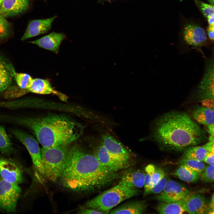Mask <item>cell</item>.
Listing matches in <instances>:
<instances>
[{
  "label": "cell",
  "instance_id": "obj_36",
  "mask_svg": "<svg viewBox=\"0 0 214 214\" xmlns=\"http://www.w3.org/2000/svg\"><path fill=\"white\" fill-rule=\"evenodd\" d=\"M214 14H213L207 18L209 25H214Z\"/></svg>",
  "mask_w": 214,
  "mask_h": 214
},
{
  "label": "cell",
  "instance_id": "obj_8",
  "mask_svg": "<svg viewBox=\"0 0 214 214\" xmlns=\"http://www.w3.org/2000/svg\"><path fill=\"white\" fill-rule=\"evenodd\" d=\"M191 193L183 185L168 180L163 191L155 198L162 202L179 201L184 200Z\"/></svg>",
  "mask_w": 214,
  "mask_h": 214
},
{
  "label": "cell",
  "instance_id": "obj_27",
  "mask_svg": "<svg viewBox=\"0 0 214 214\" xmlns=\"http://www.w3.org/2000/svg\"><path fill=\"white\" fill-rule=\"evenodd\" d=\"M14 78L18 86L23 93H26V90L30 86L33 79L27 73L16 72Z\"/></svg>",
  "mask_w": 214,
  "mask_h": 214
},
{
  "label": "cell",
  "instance_id": "obj_18",
  "mask_svg": "<svg viewBox=\"0 0 214 214\" xmlns=\"http://www.w3.org/2000/svg\"><path fill=\"white\" fill-rule=\"evenodd\" d=\"M182 202L185 211L188 213H206L207 207L204 197L200 194L191 193Z\"/></svg>",
  "mask_w": 214,
  "mask_h": 214
},
{
  "label": "cell",
  "instance_id": "obj_7",
  "mask_svg": "<svg viewBox=\"0 0 214 214\" xmlns=\"http://www.w3.org/2000/svg\"><path fill=\"white\" fill-rule=\"evenodd\" d=\"M12 133L15 137L25 147L31 158L36 170L44 176V171L38 143L32 136L19 129H14Z\"/></svg>",
  "mask_w": 214,
  "mask_h": 214
},
{
  "label": "cell",
  "instance_id": "obj_32",
  "mask_svg": "<svg viewBox=\"0 0 214 214\" xmlns=\"http://www.w3.org/2000/svg\"><path fill=\"white\" fill-rule=\"evenodd\" d=\"M168 179L166 175L160 180L150 190L147 195L151 194H159L164 189Z\"/></svg>",
  "mask_w": 214,
  "mask_h": 214
},
{
  "label": "cell",
  "instance_id": "obj_22",
  "mask_svg": "<svg viewBox=\"0 0 214 214\" xmlns=\"http://www.w3.org/2000/svg\"><path fill=\"white\" fill-rule=\"evenodd\" d=\"M213 108L202 106L195 108L192 112L193 118L199 123L207 127L214 125Z\"/></svg>",
  "mask_w": 214,
  "mask_h": 214
},
{
  "label": "cell",
  "instance_id": "obj_3",
  "mask_svg": "<svg viewBox=\"0 0 214 214\" xmlns=\"http://www.w3.org/2000/svg\"><path fill=\"white\" fill-rule=\"evenodd\" d=\"M15 119L17 123L30 129L44 148L68 145L78 139L83 132L81 124L62 115Z\"/></svg>",
  "mask_w": 214,
  "mask_h": 214
},
{
  "label": "cell",
  "instance_id": "obj_29",
  "mask_svg": "<svg viewBox=\"0 0 214 214\" xmlns=\"http://www.w3.org/2000/svg\"><path fill=\"white\" fill-rule=\"evenodd\" d=\"M11 25L5 17L0 14V40L7 38L10 35Z\"/></svg>",
  "mask_w": 214,
  "mask_h": 214
},
{
  "label": "cell",
  "instance_id": "obj_26",
  "mask_svg": "<svg viewBox=\"0 0 214 214\" xmlns=\"http://www.w3.org/2000/svg\"><path fill=\"white\" fill-rule=\"evenodd\" d=\"M147 166L151 173V181L149 186L144 190V196L147 195V193L153 186L166 175L163 169L156 167L153 164H150Z\"/></svg>",
  "mask_w": 214,
  "mask_h": 214
},
{
  "label": "cell",
  "instance_id": "obj_33",
  "mask_svg": "<svg viewBox=\"0 0 214 214\" xmlns=\"http://www.w3.org/2000/svg\"><path fill=\"white\" fill-rule=\"evenodd\" d=\"M78 214H105L102 211L91 208L82 207L78 211Z\"/></svg>",
  "mask_w": 214,
  "mask_h": 214
},
{
  "label": "cell",
  "instance_id": "obj_23",
  "mask_svg": "<svg viewBox=\"0 0 214 214\" xmlns=\"http://www.w3.org/2000/svg\"><path fill=\"white\" fill-rule=\"evenodd\" d=\"M172 174L180 180L188 182H196L200 176V173L188 166L182 164Z\"/></svg>",
  "mask_w": 214,
  "mask_h": 214
},
{
  "label": "cell",
  "instance_id": "obj_30",
  "mask_svg": "<svg viewBox=\"0 0 214 214\" xmlns=\"http://www.w3.org/2000/svg\"><path fill=\"white\" fill-rule=\"evenodd\" d=\"M200 178L205 183H211L214 181V166L209 165L206 166L204 171L200 174Z\"/></svg>",
  "mask_w": 214,
  "mask_h": 214
},
{
  "label": "cell",
  "instance_id": "obj_14",
  "mask_svg": "<svg viewBox=\"0 0 214 214\" xmlns=\"http://www.w3.org/2000/svg\"><path fill=\"white\" fill-rule=\"evenodd\" d=\"M15 73L12 64L0 54V93L11 85Z\"/></svg>",
  "mask_w": 214,
  "mask_h": 214
},
{
  "label": "cell",
  "instance_id": "obj_15",
  "mask_svg": "<svg viewBox=\"0 0 214 214\" xmlns=\"http://www.w3.org/2000/svg\"><path fill=\"white\" fill-rule=\"evenodd\" d=\"M145 172L140 169H129L122 174L119 182L133 189H139L144 186Z\"/></svg>",
  "mask_w": 214,
  "mask_h": 214
},
{
  "label": "cell",
  "instance_id": "obj_13",
  "mask_svg": "<svg viewBox=\"0 0 214 214\" xmlns=\"http://www.w3.org/2000/svg\"><path fill=\"white\" fill-rule=\"evenodd\" d=\"M183 39L188 44L194 46L202 45L207 41V37L205 30L197 25L190 24L184 28Z\"/></svg>",
  "mask_w": 214,
  "mask_h": 214
},
{
  "label": "cell",
  "instance_id": "obj_38",
  "mask_svg": "<svg viewBox=\"0 0 214 214\" xmlns=\"http://www.w3.org/2000/svg\"><path fill=\"white\" fill-rule=\"evenodd\" d=\"M3 0H0V7L1 6Z\"/></svg>",
  "mask_w": 214,
  "mask_h": 214
},
{
  "label": "cell",
  "instance_id": "obj_6",
  "mask_svg": "<svg viewBox=\"0 0 214 214\" xmlns=\"http://www.w3.org/2000/svg\"><path fill=\"white\" fill-rule=\"evenodd\" d=\"M21 192L18 184L8 182L0 176V210L14 212Z\"/></svg>",
  "mask_w": 214,
  "mask_h": 214
},
{
  "label": "cell",
  "instance_id": "obj_21",
  "mask_svg": "<svg viewBox=\"0 0 214 214\" xmlns=\"http://www.w3.org/2000/svg\"><path fill=\"white\" fill-rule=\"evenodd\" d=\"M31 92L40 94H54L61 96H64L52 87L48 81L39 78L33 79L29 87L26 90V93Z\"/></svg>",
  "mask_w": 214,
  "mask_h": 214
},
{
  "label": "cell",
  "instance_id": "obj_35",
  "mask_svg": "<svg viewBox=\"0 0 214 214\" xmlns=\"http://www.w3.org/2000/svg\"><path fill=\"white\" fill-rule=\"evenodd\" d=\"M207 35L210 40H214V25H209L207 29Z\"/></svg>",
  "mask_w": 214,
  "mask_h": 214
},
{
  "label": "cell",
  "instance_id": "obj_25",
  "mask_svg": "<svg viewBox=\"0 0 214 214\" xmlns=\"http://www.w3.org/2000/svg\"><path fill=\"white\" fill-rule=\"evenodd\" d=\"M13 151L12 143L5 128L0 125V151L3 155L9 156Z\"/></svg>",
  "mask_w": 214,
  "mask_h": 214
},
{
  "label": "cell",
  "instance_id": "obj_1",
  "mask_svg": "<svg viewBox=\"0 0 214 214\" xmlns=\"http://www.w3.org/2000/svg\"><path fill=\"white\" fill-rule=\"evenodd\" d=\"M118 177L117 172L102 165L94 154L74 145L69 148L60 179L70 190L88 193L109 185Z\"/></svg>",
  "mask_w": 214,
  "mask_h": 214
},
{
  "label": "cell",
  "instance_id": "obj_16",
  "mask_svg": "<svg viewBox=\"0 0 214 214\" xmlns=\"http://www.w3.org/2000/svg\"><path fill=\"white\" fill-rule=\"evenodd\" d=\"M65 38V35L63 33L52 32L39 39L29 43L57 54L60 45Z\"/></svg>",
  "mask_w": 214,
  "mask_h": 214
},
{
  "label": "cell",
  "instance_id": "obj_24",
  "mask_svg": "<svg viewBox=\"0 0 214 214\" xmlns=\"http://www.w3.org/2000/svg\"><path fill=\"white\" fill-rule=\"evenodd\" d=\"M157 210L160 214H182L185 212L182 201L161 202L157 206Z\"/></svg>",
  "mask_w": 214,
  "mask_h": 214
},
{
  "label": "cell",
  "instance_id": "obj_17",
  "mask_svg": "<svg viewBox=\"0 0 214 214\" xmlns=\"http://www.w3.org/2000/svg\"><path fill=\"white\" fill-rule=\"evenodd\" d=\"M29 0H3L0 7V14L6 17L17 15L26 11Z\"/></svg>",
  "mask_w": 214,
  "mask_h": 214
},
{
  "label": "cell",
  "instance_id": "obj_5",
  "mask_svg": "<svg viewBox=\"0 0 214 214\" xmlns=\"http://www.w3.org/2000/svg\"><path fill=\"white\" fill-rule=\"evenodd\" d=\"M69 148L68 145H61L41 150L44 176L55 182L60 179L63 172Z\"/></svg>",
  "mask_w": 214,
  "mask_h": 214
},
{
  "label": "cell",
  "instance_id": "obj_28",
  "mask_svg": "<svg viewBox=\"0 0 214 214\" xmlns=\"http://www.w3.org/2000/svg\"><path fill=\"white\" fill-rule=\"evenodd\" d=\"M180 164L184 165L201 174L204 170L206 166L202 161L182 158L179 161Z\"/></svg>",
  "mask_w": 214,
  "mask_h": 214
},
{
  "label": "cell",
  "instance_id": "obj_4",
  "mask_svg": "<svg viewBox=\"0 0 214 214\" xmlns=\"http://www.w3.org/2000/svg\"><path fill=\"white\" fill-rule=\"evenodd\" d=\"M139 189L130 188L120 182L88 201L84 207L95 209L108 213L124 200L139 195Z\"/></svg>",
  "mask_w": 214,
  "mask_h": 214
},
{
  "label": "cell",
  "instance_id": "obj_31",
  "mask_svg": "<svg viewBox=\"0 0 214 214\" xmlns=\"http://www.w3.org/2000/svg\"><path fill=\"white\" fill-rule=\"evenodd\" d=\"M195 1L207 18L214 14L213 5L207 4L199 0H195Z\"/></svg>",
  "mask_w": 214,
  "mask_h": 214
},
{
  "label": "cell",
  "instance_id": "obj_20",
  "mask_svg": "<svg viewBox=\"0 0 214 214\" xmlns=\"http://www.w3.org/2000/svg\"><path fill=\"white\" fill-rule=\"evenodd\" d=\"M184 150L182 158L203 161L206 154L214 150V142L210 141L203 145L191 146Z\"/></svg>",
  "mask_w": 214,
  "mask_h": 214
},
{
  "label": "cell",
  "instance_id": "obj_11",
  "mask_svg": "<svg viewBox=\"0 0 214 214\" xmlns=\"http://www.w3.org/2000/svg\"><path fill=\"white\" fill-rule=\"evenodd\" d=\"M94 155L102 165L116 172L126 167L128 164L118 160L111 155L101 141L95 147Z\"/></svg>",
  "mask_w": 214,
  "mask_h": 214
},
{
  "label": "cell",
  "instance_id": "obj_19",
  "mask_svg": "<svg viewBox=\"0 0 214 214\" xmlns=\"http://www.w3.org/2000/svg\"><path fill=\"white\" fill-rule=\"evenodd\" d=\"M147 205L145 201L137 200L128 202L112 209L110 214L144 213L146 211Z\"/></svg>",
  "mask_w": 214,
  "mask_h": 214
},
{
  "label": "cell",
  "instance_id": "obj_9",
  "mask_svg": "<svg viewBox=\"0 0 214 214\" xmlns=\"http://www.w3.org/2000/svg\"><path fill=\"white\" fill-rule=\"evenodd\" d=\"M0 175L5 181L19 184L23 181V172L15 161L0 157Z\"/></svg>",
  "mask_w": 214,
  "mask_h": 214
},
{
  "label": "cell",
  "instance_id": "obj_2",
  "mask_svg": "<svg viewBox=\"0 0 214 214\" xmlns=\"http://www.w3.org/2000/svg\"><path fill=\"white\" fill-rule=\"evenodd\" d=\"M152 136L165 150L180 151L197 145L206 139L199 125L186 113L178 111L166 113L153 124Z\"/></svg>",
  "mask_w": 214,
  "mask_h": 214
},
{
  "label": "cell",
  "instance_id": "obj_10",
  "mask_svg": "<svg viewBox=\"0 0 214 214\" xmlns=\"http://www.w3.org/2000/svg\"><path fill=\"white\" fill-rule=\"evenodd\" d=\"M101 141L111 155L121 162L128 163L130 158L129 151L114 137L105 133L102 136Z\"/></svg>",
  "mask_w": 214,
  "mask_h": 214
},
{
  "label": "cell",
  "instance_id": "obj_37",
  "mask_svg": "<svg viewBox=\"0 0 214 214\" xmlns=\"http://www.w3.org/2000/svg\"><path fill=\"white\" fill-rule=\"evenodd\" d=\"M208 0L211 4L213 5L214 2L212 0Z\"/></svg>",
  "mask_w": 214,
  "mask_h": 214
},
{
  "label": "cell",
  "instance_id": "obj_12",
  "mask_svg": "<svg viewBox=\"0 0 214 214\" xmlns=\"http://www.w3.org/2000/svg\"><path fill=\"white\" fill-rule=\"evenodd\" d=\"M31 20L29 21L21 40H26L47 33L51 29L53 22L56 18Z\"/></svg>",
  "mask_w": 214,
  "mask_h": 214
},
{
  "label": "cell",
  "instance_id": "obj_34",
  "mask_svg": "<svg viewBox=\"0 0 214 214\" xmlns=\"http://www.w3.org/2000/svg\"><path fill=\"white\" fill-rule=\"evenodd\" d=\"M214 150L208 152L203 161L209 165L214 166Z\"/></svg>",
  "mask_w": 214,
  "mask_h": 214
}]
</instances>
